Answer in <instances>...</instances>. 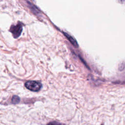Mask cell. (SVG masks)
I'll list each match as a JSON object with an SVG mask.
<instances>
[{
  "mask_svg": "<svg viewBox=\"0 0 125 125\" xmlns=\"http://www.w3.org/2000/svg\"><path fill=\"white\" fill-rule=\"evenodd\" d=\"M42 85L41 83L36 81H30L25 83V86L28 89L34 92L40 90L42 87Z\"/></svg>",
  "mask_w": 125,
  "mask_h": 125,
  "instance_id": "1",
  "label": "cell"
},
{
  "mask_svg": "<svg viewBox=\"0 0 125 125\" xmlns=\"http://www.w3.org/2000/svg\"><path fill=\"white\" fill-rule=\"evenodd\" d=\"M22 30V25L21 23H17L16 25H12L9 29V31L12 34L14 38H18L21 34Z\"/></svg>",
  "mask_w": 125,
  "mask_h": 125,
  "instance_id": "2",
  "label": "cell"
},
{
  "mask_svg": "<svg viewBox=\"0 0 125 125\" xmlns=\"http://www.w3.org/2000/svg\"><path fill=\"white\" fill-rule=\"evenodd\" d=\"M64 34L65 35V36H66V37L68 39V40L70 41V42L75 46L76 47H77L78 46V44L77 43V41L73 38H72L71 36H70L69 35L67 34V33H64Z\"/></svg>",
  "mask_w": 125,
  "mask_h": 125,
  "instance_id": "3",
  "label": "cell"
},
{
  "mask_svg": "<svg viewBox=\"0 0 125 125\" xmlns=\"http://www.w3.org/2000/svg\"><path fill=\"white\" fill-rule=\"evenodd\" d=\"M20 101V98H19V97H18V96H16V95L13 96L12 100H11L12 103L13 104H17L19 103Z\"/></svg>",
  "mask_w": 125,
  "mask_h": 125,
  "instance_id": "4",
  "label": "cell"
},
{
  "mask_svg": "<svg viewBox=\"0 0 125 125\" xmlns=\"http://www.w3.org/2000/svg\"><path fill=\"white\" fill-rule=\"evenodd\" d=\"M46 125H66L62 124V123L58 122L57 121H53V122H49Z\"/></svg>",
  "mask_w": 125,
  "mask_h": 125,
  "instance_id": "5",
  "label": "cell"
},
{
  "mask_svg": "<svg viewBox=\"0 0 125 125\" xmlns=\"http://www.w3.org/2000/svg\"><path fill=\"white\" fill-rule=\"evenodd\" d=\"M103 125V124H102V125Z\"/></svg>",
  "mask_w": 125,
  "mask_h": 125,
  "instance_id": "6",
  "label": "cell"
}]
</instances>
